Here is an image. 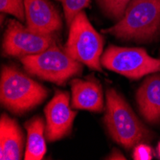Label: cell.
I'll use <instances>...</instances> for the list:
<instances>
[{"mask_svg":"<svg viewBox=\"0 0 160 160\" xmlns=\"http://www.w3.org/2000/svg\"><path fill=\"white\" fill-rule=\"evenodd\" d=\"M105 124L111 138L127 150L152 138L151 130L137 117L127 101L113 88L106 93Z\"/></svg>","mask_w":160,"mask_h":160,"instance_id":"1","label":"cell"},{"mask_svg":"<svg viewBox=\"0 0 160 160\" xmlns=\"http://www.w3.org/2000/svg\"><path fill=\"white\" fill-rule=\"evenodd\" d=\"M160 31V0H132L124 16L112 27L103 30L118 39L152 41Z\"/></svg>","mask_w":160,"mask_h":160,"instance_id":"2","label":"cell"},{"mask_svg":"<svg viewBox=\"0 0 160 160\" xmlns=\"http://www.w3.org/2000/svg\"><path fill=\"white\" fill-rule=\"evenodd\" d=\"M48 96L44 86L12 66H4L0 80V100L14 114H23L40 105Z\"/></svg>","mask_w":160,"mask_h":160,"instance_id":"3","label":"cell"},{"mask_svg":"<svg viewBox=\"0 0 160 160\" xmlns=\"http://www.w3.org/2000/svg\"><path fill=\"white\" fill-rule=\"evenodd\" d=\"M20 62L28 73L59 85L82 71V63L56 43L41 53L21 57Z\"/></svg>","mask_w":160,"mask_h":160,"instance_id":"4","label":"cell"},{"mask_svg":"<svg viewBox=\"0 0 160 160\" xmlns=\"http://www.w3.org/2000/svg\"><path fill=\"white\" fill-rule=\"evenodd\" d=\"M69 27L66 42L68 54L89 68L102 71L104 38L94 29L83 11L73 19Z\"/></svg>","mask_w":160,"mask_h":160,"instance_id":"5","label":"cell"},{"mask_svg":"<svg viewBox=\"0 0 160 160\" xmlns=\"http://www.w3.org/2000/svg\"><path fill=\"white\" fill-rule=\"evenodd\" d=\"M102 65L129 79L160 72V59L151 57L142 48L109 46L102 56Z\"/></svg>","mask_w":160,"mask_h":160,"instance_id":"6","label":"cell"},{"mask_svg":"<svg viewBox=\"0 0 160 160\" xmlns=\"http://www.w3.org/2000/svg\"><path fill=\"white\" fill-rule=\"evenodd\" d=\"M57 41L55 35H43L11 19L4 34L3 51L8 56L24 57L41 53Z\"/></svg>","mask_w":160,"mask_h":160,"instance_id":"7","label":"cell"},{"mask_svg":"<svg viewBox=\"0 0 160 160\" xmlns=\"http://www.w3.org/2000/svg\"><path fill=\"white\" fill-rule=\"evenodd\" d=\"M46 118V138L57 141L68 135L77 113L70 108L67 92L57 91L44 108Z\"/></svg>","mask_w":160,"mask_h":160,"instance_id":"8","label":"cell"},{"mask_svg":"<svg viewBox=\"0 0 160 160\" xmlns=\"http://www.w3.org/2000/svg\"><path fill=\"white\" fill-rule=\"evenodd\" d=\"M25 21L30 30L55 35L62 28L61 13L51 0H24Z\"/></svg>","mask_w":160,"mask_h":160,"instance_id":"9","label":"cell"},{"mask_svg":"<svg viewBox=\"0 0 160 160\" xmlns=\"http://www.w3.org/2000/svg\"><path fill=\"white\" fill-rule=\"evenodd\" d=\"M72 108L100 112L104 108L102 86L96 79L88 77L85 80L75 79L71 82Z\"/></svg>","mask_w":160,"mask_h":160,"instance_id":"10","label":"cell"},{"mask_svg":"<svg viewBox=\"0 0 160 160\" xmlns=\"http://www.w3.org/2000/svg\"><path fill=\"white\" fill-rule=\"evenodd\" d=\"M24 151V134L16 120L6 114L0 119V159L19 160Z\"/></svg>","mask_w":160,"mask_h":160,"instance_id":"11","label":"cell"},{"mask_svg":"<svg viewBox=\"0 0 160 160\" xmlns=\"http://www.w3.org/2000/svg\"><path fill=\"white\" fill-rule=\"evenodd\" d=\"M141 115L151 124L160 123V75L148 77L136 92Z\"/></svg>","mask_w":160,"mask_h":160,"instance_id":"12","label":"cell"},{"mask_svg":"<svg viewBox=\"0 0 160 160\" xmlns=\"http://www.w3.org/2000/svg\"><path fill=\"white\" fill-rule=\"evenodd\" d=\"M27 130V143L24 154L26 160H40L46 152L44 130L46 126L39 116L32 118L25 124Z\"/></svg>","mask_w":160,"mask_h":160,"instance_id":"13","label":"cell"},{"mask_svg":"<svg viewBox=\"0 0 160 160\" xmlns=\"http://www.w3.org/2000/svg\"><path fill=\"white\" fill-rule=\"evenodd\" d=\"M132 0H97L104 13L113 20H120Z\"/></svg>","mask_w":160,"mask_h":160,"instance_id":"14","label":"cell"},{"mask_svg":"<svg viewBox=\"0 0 160 160\" xmlns=\"http://www.w3.org/2000/svg\"><path fill=\"white\" fill-rule=\"evenodd\" d=\"M57 1L62 3L66 23L70 26L78 14L86 7H88L90 0H57Z\"/></svg>","mask_w":160,"mask_h":160,"instance_id":"15","label":"cell"},{"mask_svg":"<svg viewBox=\"0 0 160 160\" xmlns=\"http://www.w3.org/2000/svg\"><path fill=\"white\" fill-rule=\"evenodd\" d=\"M0 11L12 14L20 21L25 20L24 0H0Z\"/></svg>","mask_w":160,"mask_h":160,"instance_id":"16","label":"cell"},{"mask_svg":"<svg viewBox=\"0 0 160 160\" xmlns=\"http://www.w3.org/2000/svg\"><path fill=\"white\" fill-rule=\"evenodd\" d=\"M132 156L135 160H151L153 157V151L148 145L140 143L134 147Z\"/></svg>","mask_w":160,"mask_h":160,"instance_id":"17","label":"cell"},{"mask_svg":"<svg viewBox=\"0 0 160 160\" xmlns=\"http://www.w3.org/2000/svg\"><path fill=\"white\" fill-rule=\"evenodd\" d=\"M107 159H121V160H125V156L122 154V152L117 150V149H113L111 153L108 156Z\"/></svg>","mask_w":160,"mask_h":160,"instance_id":"18","label":"cell"},{"mask_svg":"<svg viewBox=\"0 0 160 160\" xmlns=\"http://www.w3.org/2000/svg\"><path fill=\"white\" fill-rule=\"evenodd\" d=\"M156 152H157V154H158V156H159V158H160V142L158 143L157 147H156Z\"/></svg>","mask_w":160,"mask_h":160,"instance_id":"19","label":"cell"}]
</instances>
